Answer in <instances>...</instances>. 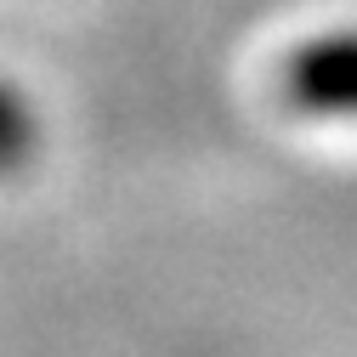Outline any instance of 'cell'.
<instances>
[{
  "label": "cell",
  "mask_w": 357,
  "mask_h": 357,
  "mask_svg": "<svg viewBox=\"0 0 357 357\" xmlns=\"http://www.w3.org/2000/svg\"><path fill=\"white\" fill-rule=\"evenodd\" d=\"M284 102L312 119L357 125V29L312 34L284 63Z\"/></svg>",
  "instance_id": "obj_1"
},
{
  "label": "cell",
  "mask_w": 357,
  "mask_h": 357,
  "mask_svg": "<svg viewBox=\"0 0 357 357\" xmlns=\"http://www.w3.org/2000/svg\"><path fill=\"white\" fill-rule=\"evenodd\" d=\"M34 142H40V125H34L29 97L17 91V85L0 79V176L17 170V165H29Z\"/></svg>",
  "instance_id": "obj_2"
}]
</instances>
